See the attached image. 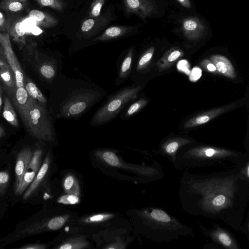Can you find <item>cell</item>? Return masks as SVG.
<instances>
[{"label":"cell","mask_w":249,"mask_h":249,"mask_svg":"<svg viewBox=\"0 0 249 249\" xmlns=\"http://www.w3.org/2000/svg\"><path fill=\"white\" fill-rule=\"evenodd\" d=\"M113 215L111 213H100L92 215L85 219L87 223H99L110 219Z\"/></svg>","instance_id":"obj_31"},{"label":"cell","mask_w":249,"mask_h":249,"mask_svg":"<svg viewBox=\"0 0 249 249\" xmlns=\"http://www.w3.org/2000/svg\"><path fill=\"white\" fill-rule=\"evenodd\" d=\"M2 104V93L1 87V86L0 84V113L1 111Z\"/></svg>","instance_id":"obj_42"},{"label":"cell","mask_w":249,"mask_h":249,"mask_svg":"<svg viewBox=\"0 0 249 249\" xmlns=\"http://www.w3.org/2000/svg\"><path fill=\"white\" fill-rule=\"evenodd\" d=\"M147 103V100L140 98L127 104L120 114L122 120H127L140 111Z\"/></svg>","instance_id":"obj_21"},{"label":"cell","mask_w":249,"mask_h":249,"mask_svg":"<svg viewBox=\"0 0 249 249\" xmlns=\"http://www.w3.org/2000/svg\"><path fill=\"white\" fill-rule=\"evenodd\" d=\"M2 115L4 118L10 124L16 127H18L19 124L17 114L10 99L7 95H4L3 97Z\"/></svg>","instance_id":"obj_23"},{"label":"cell","mask_w":249,"mask_h":249,"mask_svg":"<svg viewBox=\"0 0 249 249\" xmlns=\"http://www.w3.org/2000/svg\"><path fill=\"white\" fill-rule=\"evenodd\" d=\"M50 162L51 156L50 153H48L34 180L24 192L23 196V200H26L31 196L38 187L48 171Z\"/></svg>","instance_id":"obj_17"},{"label":"cell","mask_w":249,"mask_h":249,"mask_svg":"<svg viewBox=\"0 0 249 249\" xmlns=\"http://www.w3.org/2000/svg\"><path fill=\"white\" fill-rule=\"evenodd\" d=\"M129 26H112L107 28L103 34L95 37L94 42H101L115 39L125 35L132 29Z\"/></svg>","instance_id":"obj_20"},{"label":"cell","mask_w":249,"mask_h":249,"mask_svg":"<svg viewBox=\"0 0 249 249\" xmlns=\"http://www.w3.org/2000/svg\"><path fill=\"white\" fill-rule=\"evenodd\" d=\"M29 16L37 25L43 28H52L58 24L55 18L44 11L32 10L29 12Z\"/></svg>","instance_id":"obj_19"},{"label":"cell","mask_w":249,"mask_h":249,"mask_svg":"<svg viewBox=\"0 0 249 249\" xmlns=\"http://www.w3.org/2000/svg\"><path fill=\"white\" fill-rule=\"evenodd\" d=\"M134 58V49L131 47L118 59L116 63L117 75L114 83V86H120L130 77Z\"/></svg>","instance_id":"obj_9"},{"label":"cell","mask_w":249,"mask_h":249,"mask_svg":"<svg viewBox=\"0 0 249 249\" xmlns=\"http://www.w3.org/2000/svg\"><path fill=\"white\" fill-rule=\"evenodd\" d=\"M105 1V0H94L90 7L89 17L94 18L100 16Z\"/></svg>","instance_id":"obj_30"},{"label":"cell","mask_w":249,"mask_h":249,"mask_svg":"<svg viewBox=\"0 0 249 249\" xmlns=\"http://www.w3.org/2000/svg\"><path fill=\"white\" fill-rule=\"evenodd\" d=\"M182 54V52L178 49L172 50L168 55L167 60L169 62H173L179 58Z\"/></svg>","instance_id":"obj_34"},{"label":"cell","mask_w":249,"mask_h":249,"mask_svg":"<svg viewBox=\"0 0 249 249\" xmlns=\"http://www.w3.org/2000/svg\"><path fill=\"white\" fill-rule=\"evenodd\" d=\"M24 86L31 98L48 107V100L34 82L26 78Z\"/></svg>","instance_id":"obj_22"},{"label":"cell","mask_w":249,"mask_h":249,"mask_svg":"<svg viewBox=\"0 0 249 249\" xmlns=\"http://www.w3.org/2000/svg\"><path fill=\"white\" fill-rule=\"evenodd\" d=\"M63 186L65 192L68 194L75 195L79 196L80 194L78 182L75 177L72 175L67 176L64 179Z\"/></svg>","instance_id":"obj_24"},{"label":"cell","mask_w":249,"mask_h":249,"mask_svg":"<svg viewBox=\"0 0 249 249\" xmlns=\"http://www.w3.org/2000/svg\"><path fill=\"white\" fill-rule=\"evenodd\" d=\"M43 153V150L41 147H38L34 151L30 162L23 176L21 185L15 193L16 195L22 194L34 180L40 168Z\"/></svg>","instance_id":"obj_10"},{"label":"cell","mask_w":249,"mask_h":249,"mask_svg":"<svg viewBox=\"0 0 249 249\" xmlns=\"http://www.w3.org/2000/svg\"><path fill=\"white\" fill-rule=\"evenodd\" d=\"M181 5L187 8H191L192 7V4L190 0H176Z\"/></svg>","instance_id":"obj_39"},{"label":"cell","mask_w":249,"mask_h":249,"mask_svg":"<svg viewBox=\"0 0 249 249\" xmlns=\"http://www.w3.org/2000/svg\"><path fill=\"white\" fill-rule=\"evenodd\" d=\"M8 18L6 19L4 15L0 12V32L7 33Z\"/></svg>","instance_id":"obj_36"},{"label":"cell","mask_w":249,"mask_h":249,"mask_svg":"<svg viewBox=\"0 0 249 249\" xmlns=\"http://www.w3.org/2000/svg\"><path fill=\"white\" fill-rule=\"evenodd\" d=\"M181 29L189 39L195 40L201 37L205 32L206 26L197 17H188L181 21Z\"/></svg>","instance_id":"obj_14"},{"label":"cell","mask_w":249,"mask_h":249,"mask_svg":"<svg viewBox=\"0 0 249 249\" xmlns=\"http://www.w3.org/2000/svg\"><path fill=\"white\" fill-rule=\"evenodd\" d=\"M34 151L29 147L23 148L18 153L15 165V193L19 188L25 172L30 162Z\"/></svg>","instance_id":"obj_12"},{"label":"cell","mask_w":249,"mask_h":249,"mask_svg":"<svg viewBox=\"0 0 249 249\" xmlns=\"http://www.w3.org/2000/svg\"><path fill=\"white\" fill-rule=\"evenodd\" d=\"M67 216H57L54 217L47 221L49 230L56 231L60 229L65 223Z\"/></svg>","instance_id":"obj_29"},{"label":"cell","mask_w":249,"mask_h":249,"mask_svg":"<svg viewBox=\"0 0 249 249\" xmlns=\"http://www.w3.org/2000/svg\"><path fill=\"white\" fill-rule=\"evenodd\" d=\"M198 225L203 234L207 238L210 239L211 243L209 244V246L212 245L211 246H213L212 248L226 249L241 248L237 239L234 235L229 230L221 226L213 223L212 228L208 229L199 223H198Z\"/></svg>","instance_id":"obj_7"},{"label":"cell","mask_w":249,"mask_h":249,"mask_svg":"<svg viewBox=\"0 0 249 249\" xmlns=\"http://www.w3.org/2000/svg\"><path fill=\"white\" fill-rule=\"evenodd\" d=\"M201 70L199 68H194L191 72L190 80L192 81H196L201 77Z\"/></svg>","instance_id":"obj_35"},{"label":"cell","mask_w":249,"mask_h":249,"mask_svg":"<svg viewBox=\"0 0 249 249\" xmlns=\"http://www.w3.org/2000/svg\"><path fill=\"white\" fill-rule=\"evenodd\" d=\"M20 0V1H21L22 2L24 3L25 4L27 3V1L28 0Z\"/></svg>","instance_id":"obj_44"},{"label":"cell","mask_w":249,"mask_h":249,"mask_svg":"<svg viewBox=\"0 0 249 249\" xmlns=\"http://www.w3.org/2000/svg\"><path fill=\"white\" fill-rule=\"evenodd\" d=\"M208 70L211 72L215 71L216 70L215 66L212 63H209L207 66Z\"/></svg>","instance_id":"obj_40"},{"label":"cell","mask_w":249,"mask_h":249,"mask_svg":"<svg viewBox=\"0 0 249 249\" xmlns=\"http://www.w3.org/2000/svg\"><path fill=\"white\" fill-rule=\"evenodd\" d=\"M107 95L102 87L87 78H74L62 73L53 84L51 107L53 119L77 120Z\"/></svg>","instance_id":"obj_2"},{"label":"cell","mask_w":249,"mask_h":249,"mask_svg":"<svg viewBox=\"0 0 249 249\" xmlns=\"http://www.w3.org/2000/svg\"><path fill=\"white\" fill-rule=\"evenodd\" d=\"M211 59L220 73L231 78L236 77L234 67L226 57L220 54H214L211 57Z\"/></svg>","instance_id":"obj_18"},{"label":"cell","mask_w":249,"mask_h":249,"mask_svg":"<svg viewBox=\"0 0 249 249\" xmlns=\"http://www.w3.org/2000/svg\"><path fill=\"white\" fill-rule=\"evenodd\" d=\"M148 237L158 243L175 241L180 238L194 237L193 229L176 217L158 207H147L139 212Z\"/></svg>","instance_id":"obj_4"},{"label":"cell","mask_w":249,"mask_h":249,"mask_svg":"<svg viewBox=\"0 0 249 249\" xmlns=\"http://www.w3.org/2000/svg\"><path fill=\"white\" fill-rule=\"evenodd\" d=\"M222 109H216L214 111H211L210 112L198 116L195 118L192 119L188 121L185 125V127H192L196 126L199 124H205L209 121L212 118L214 117L219 113Z\"/></svg>","instance_id":"obj_27"},{"label":"cell","mask_w":249,"mask_h":249,"mask_svg":"<svg viewBox=\"0 0 249 249\" xmlns=\"http://www.w3.org/2000/svg\"><path fill=\"white\" fill-rule=\"evenodd\" d=\"M142 86L134 83L124 86L110 94L93 113L89 121L92 127L108 123L121 113L130 102L137 99Z\"/></svg>","instance_id":"obj_6"},{"label":"cell","mask_w":249,"mask_h":249,"mask_svg":"<svg viewBox=\"0 0 249 249\" xmlns=\"http://www.w3.org/2000/svg\"><path fill=\"white\" fill-rule=\"evenodd\" d=\"M178 196L190 215L219 219L249 238V181L240 178L237 168L202 174L185 171Z\"/></svg>","instance_id":"obj_1"},{"label":"cell","mask_w":249,"mask_h":249,"mask_svg":"<svg viewBox=\"0 0 249 249\" xmlns=\"http://www.w3.org/2000/svg\"><path fill=\"white\" fill-rule=\"evenodd\" d=\"M42 7H48L59 12H62L66 3L62 0H35Z\"/></svg>","instance_id":"obj_28"},{"label":"cell","mask_w":249,"mask_h":249,"mask_svg":"<svg viewBox=\"0 0 249 249\" xmlns=\"http://www.w3.org/2000/svg\"><path fill=\"white\" fill-rule=\"evenodd\" d=\"M57 202L64 204H76L79 202V198L78 196L67 194L60 196Z\"/></svg>","instance_id":"obj_32"},{"label":"cell","mask_w":249,"mask_h":249,"mask_svg":"<svg viewBox=\"0 0 249 249\" xmlns=\"http://www.w3.org/2000/svg\"><path fill=\"white\" fill-rule=\"evenodd\" d=\"M249 160L248 155L239 152L211 146H198L178 149L174 167L183 171L225 165L239 168Z\"/></svg>","instance_id":"obj_3"},{"label":"cell","mask_w":249,"mask_h":249,"mask_svg":"<svg viewBox=\"0 0 249 249\" xmlns=\"http://www.w3.org/2000/svg\"><path fill=\"white\" fill-rule=\"evenodd\" d=\"M89 246L88 242L83 238H71L64 242L56 248L59 249H81Z\"/></svg>","instance_id":"obj_25"},{"label":"cell","mask_w":249,"mask_h":249,"mask_svg":"<svg viewBox=\"0 0 249 249\" xmlns=\"http://www.w3.org/2000/svg\"><path fill=\"white\" fill-rule=\"evenodd\" d=\"M178 70L188 74L190 72L188 62L185 60L180 61L178 65Z\"/></svg>","instance_id":"obj_37"},{"label":"cell","mask_w":249,"mask_h":249,"mask_svg":"<svg viewBox=\"0 0 249 249\" xmlns=\"http://www.w3.org/2000/svg\"><path fill=\"white\" fill-rule=\"evenodd\" d=\"M126 11L134 13L142 18L149 17L154 10V5L150 0H124Z\"/></svg>","instance_id":"obj_15"},{"label":"cell","mask_w":249,"mask_h":249,"mask_svg":"<svg viewBox=\"0 0 249 249\" xmlns=\"http://www.w3.org/2000/svg\"><path fill=\"white\" fill-rule=\"evenodd\" d=\"M15 107L26 129L33 137L49 142L56 141L53 118L47 107L29 96L25 105Z\"/></svg>","instance_id":"obj_5"},{"label":"cell","mask_w":249,"mask_h":249,"mask_svg":"<svg viewBox=\"0 0 249 249\" xmlns=\"http://www.w3.org/2000/svg\"><path fill=\"white\" fill-rule=\"evenodd\" d=\"M0 44L14 74L17 89L24 87L25 77L23 72L13 51L10 36L7 33L0 32Z\"/></svg>","instance_id":"obj_8"},{"label":"cell","mask_w":249,"mask_h":249,"mask_svg":"<svg viewBox=\"0 0 249 249\" xmlns=\"http://www.w3.org/2000/svg\"><path fill=\"white\" fill-rule=\"evenodd\" d=\"M46 247L44 245H41L38 244H29L23 246L20 249H46Z\"/></svg>","instance_id":"obj_38"},{"label":"cell","mask_w":249,"mask_h":249,"mask_svg":"<svg viewBox=\"0 0 249 249\" xmlns=\"http://www.w3.org/2000/svg\"><path fill=\"white\" fill-rule=\"evenodd\" d=\"M108 15L99 16L97 17L90 18L86 19L80 27V37L89 39L107 24L109 19Z\"/></svg>","instance_id":"obj_16"},{"label":"cell","mask_w":249,"mask_h":249,"mask_svg":"<svg viewBox=\"0 0 249 249\" xmlns=\"http://www.w3.org/2000/svg\"><path fill=\"white\" fill-rule=\"evenodd\" d=\"M0 80L10 98L15 95L17 87L14 74L8 64L0 44Z\"/></svg>","instance_id":"obj_11"},{"label":"cell","mask_w":249,"mask_h":249,"mask_svg":"<svg viewBox=\"0 0 249 249\" xmlns=\"http://www.w3.org/2000/svg\"><path fill=\"white\" fill-rule=\"evenodd\" d=\"M23 20L21 18H8L7 31L10 39L16 43L20 48L26 44L27 34Z\"/></svg>","instance_id":"obj_13"},{"label":"cell","mask_w":249,"mask_h":249,"mask_svg":"<svg viewBox=\"0 0 249 249\" xmlns=\"http://www.w3.org/2000/svg\"><path fill=\"white\" fill-rule=\"evenodd\" d=\"M5 134V130L0 125V138L3 137Z\"/></svg>","instance_id":"obj_43"},{"label":"cell","mask_w":249,"mask_h":249,"mask_svg":"<svg viewBox=\"0 0 249 249\" xmlns=\"http://www.w3.org/2000/svg\"><path fill=\"white\" fill-rule=\"evenodd\" d=\"M32 33L35 35H38L40 34L41 30L37 27H35L32 31Z\"/></svg>","instance_id":"obj_41"},{"label":"cell","mask_w":249,"mask_h":249,"mask_svg":"<svg viewBox=\"0 0 249 249\" xmlns=\"http://www.w3.org/2000/svg\"><path fill=\"white\" fill-rule=\"evenodd\" d=\"M25 4L19 0H2L0 1V9L6 12L17 13L22 11Z\"/></svg>","instance_id":"obj_26"},{"label":"cell","mask_w":249,"mask_h":249,"mask_svg":"<svg viewBox=\"0 0 249 249\" xmlns=\"http://www.w3.org/2000/svg\"><path fill=\"white\" fill-rule=\"evenodd\" d=\"M9 180V174L7 171L0 172V195L4 194Z\"/></svg>","instance_id":"obj_33"}]
</instances>
